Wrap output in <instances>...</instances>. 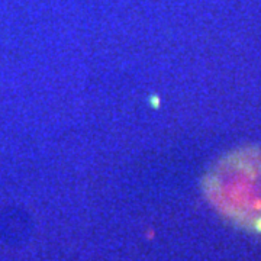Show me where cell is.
<instances>
[{"instance_id":"cell-1","label":"cell","mask_w":261,"mask_h":261,"mask_svg":"<svg viewBox=\"0 0 261 261\" xmlns=\"http://www.w3.org/2000/svg\"><path fill=\"white\" fill-rule=\"evenodd\" d=\"M205 187L216 202L228 206L253 199L261 211V151L242 148L222 157L205 177Z\"/></svg>"}]
</instances>
